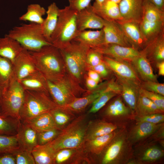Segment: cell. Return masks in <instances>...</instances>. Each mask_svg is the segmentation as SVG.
<instances>
[{
	"mask_svg": "<svg viewBox=\"0 0 164 164\" xmlns=\"http://www.w3.org/2000/svg\"><path fill=\"white\" fill-rule=\"evenodd\" d=\"M29 52L38 70L46 79L55 80L66 74V69L58 48L51 45L45 46L38 51Z\"/></svg>",
	"mask_w": 164,
	"mask_h": 164,
	"instance_id": "cell-1",
	"label": "cell"
},
{
	"mask_svg": "<svg viewBox=\"0 0 164 164\" xmlns=\"http://www.w3.org/2000/svg\"><path fill=\"white\" fill-rule=\"evenodd\" d=\"M133 145L129 140L126 127L118 131L102 152V164H128L133 158Z\"/></svg>",
	"mask_w": 164,
	"mask_h": 164,
	"instance_id": "cell-2",
	"label": "cell"
},
{
	"mask_svg": "<svg viewBox=\"0 0 164 164\" xmlns=\"http://www.w3.org/2000/svg\"><path fill=\"white\" fill-rule=\"evenodd\" d=\"M90 48L73 40L59 49L69 75L77 83L80 82L84 75L87 67V55Z\"/></svg>",
	"mask_w": 164,
	"mask_h": 164,
	"instance_id": "cell-3",
	"label": "cell"
},
{
	"mask_svg": "<svg viewBox=\"0 0 164 164\" xmlns=\"http://www.w3.org/2000/svg\"><path fill=\"white\" fill-rule=\"evenodd\" d=\"M77 13L69 5L59 9L57 23L50 38L52 45L60 49L73 40L78 32Z\"/></svg>",
	"mask_w": 164,
	"mask_h": 164,
	"instance_id": "cell-4",
	"label": "cell"
},
{
	"mask_svg": "<svg viewBox=\"0 0 164 164\" xmlns=\"http://www.w3.org/2000/svg\"><path fill=\"white\" fill-rule=\"evenodd\" d=\"M88 126L84 117L80 116L62 129L60 134L48 143L56 152L64 149H77L85 140Z\"/></svg>",
	"mask_w": 164,
	"mask_h": 164,
	"instance_id": "cell-5",
	"label": "cell"
},
{
	"mask_svg": "<svg viewBox=\"0 0 164 164\" xmlns=\"http://www.w3.org/2000/svg\"><path fill=\"white\" fill-rule=\"evenodd\" d=\"M6 35L29 51H37L45 46L52 45L44 37L41 24L31 22L22 24L14 27Z\"/></svg>",
	"mask_w": 164,
	"mask_h": 164,
	"instance_id": "cell-6",
	"label": "cell"
},
{
	"mask_svg": "<svg viewBox=\"0 0 164 164\" xmlns=\"http://www.w3.org/2000/svg\"><path fill=\"white\" fill-rule=\"evenodd\" d=\"M58 107L49 94L25 90L24 99L19 113L20 120L23 121Z\"/></svg>",
	"mask_w": 164,
	"mask_h": 164,
	"instance_id": "cell-7",
	"label": "cell"
},
{
	"mask_svg": "<svg viewBox=\"0 0 164 164\" xmlns=\"http://www.w3.org/2000/svg\"><path fill=\"white\" fill-rule=\"evenodd\" d=\"M47 82L50 97L58 107L61 108L74 101L84 91L77 86V83L70 75L66 74L53 80L47 79Z\"/></svg>",
	"mask_w": 164,
	"mask_h": 164,
	"instance_id": "cell-8",
	"label": "cell"
},
{
	"mask_svg": "<svg viewBox=\"0 0 164 164\" xmlns=\"http://www.w3.org/2000/svg\"><path fill=\"white\" fill-rule=\"evenodd\" d=\"M24 91L15 77L3 87L0 114L20 120L19 113L24 101Z\"/></svg>",
	"mask_w": 164,
	"mask_h": 164,
	"instance_id": "cell-9",
	"label": "cell"
},
{
	"mask_svg": "<svg viewBox=\"0 0 164 164\" xmlns=\"http://www.w3.org/2000/svg\"><path fill=\"white\" fill-rule=\"evenodd\" d=\"M156 142L146 140L135 145L133 158L128 164H154L160 162L164 156L162 146Z\"/></svg>",
	"mask_w": 164,
	"mask_h": 164,
	"instance_id": "cell-10",
	"label": "cell"
},
{
	"mask_svg": "<svg viewBox=\"0 0 164 164\" xmlns=\"http://www.w3.org/2000/svg\"><path fill=\"white\" fill-rule=\"evenodd\" d=\"M104 61L118 78L135 84L140 87L142 81L131 62L105 56Z\"/></svg>",
	"mask_w": 164,
	"mask_h": 164,
	"instance_id": "cell-11",
	"label": "cell"
},
{
	"mask_svg": "<svg viewBox=\"0 0 164 164\" xmlns=\"http://www.w3.org/2000/svg\"><path fill=\"white\" fill-rule=\"evenodd\" d=\"M104 115L111 122L125 125L128 122L134 120L135 117L130 109L125 104L120 96L116 97L109 104Z\"/></svg>",
	"mask_w": 164,
	"mask_h": 164,
	"instance_id": "cell-12",
	"label": "cell"
},
{
	"mask_svg": "<svg viewBox=\"0 0 164 164\" xmlns=\"http://www.w3.org/2000/svg\"><path fill=\"white\" fill-rule=\"evenodd\" d=\"M164 123L154 124L145 121H136L127 129L128 138L133 145L140 143L149 138Z\"/></svg>",
	"mask_w": 164,
	"mask_h": 164,
	"instance_id": "cell-13",
	"label": "cell"
},
{
	"mask_svg": "<svg viewBox=\"0 0 164 164\" xmlns=\"http://www.w3.org/2000/svg\"><path fill=\"white\" fill-rule=\"evenodd\" d=\"M14 76L18 81L39 71L29 51L23 49L13 63Z\"/></svg>",
	"mask_w": 164,
	"mask_h": 164,
	"instance_id": "cell-14",
	"label": "cell"
},
{
	"mask_svg": "<svg viewBox=\"0 0 164 164\" xmlns=\"http://www.w3.org/2000/svg\"><path fill=\"white\" fill-rule=\"evenodd\" d=\"M93 49L105 56L131 63L141 53L132 47L124 46L115 44L104 45Z\"/></svg>",
	"mask_w": 164,
	"mask_h": 164,
	"instance_id": "cell-15",
	"label": "cell"
},
{
	"mask_svg": "<svg viewBox=\"0 0 164 164\" xmlns=\"http://www.w3.org/2000/svg\"><path fill=\"white\" fill-rule=\"evenodd\" d=\"M102 29L104 34V45L115 44L124 46L132 47L117 22L104 20V25Z\"/></svg>",
	"mask_w": 164,
	"mask_h": 164,
	"instance_id": "cell-16",
	"label": "cell"
},
{
	"mask_svg": "<svg viewBox=\"0 0 164 164\" xmlns=\"http://www.w3.org/2000/svg\"><path fill=\"white\" fill-rule=\"evenodd\" d=\"M76 22L77 30L81 31L87 29H101L104 26V20L94 11L91 4L77 12Z\"/></svg>",
	"mask_w": 164,
	"mask_h": 164,
	"instance_id": "cell-17",
	"label": "cell"
},
{
	"mask_svg": "<svg viewBox=\"0 0 164 164\" xmlns=\"http://www.w3.org/2000/svg\"><path fill=\"white\" fill-rule=\"evenodd\" d=\"M122 20L139 23L142 19L143 0H121L118 4Z\"/></svg>",
	"mask_w": 164,
	"mask_h": 164,
	"instance_id": "cell-18",
	"label": "cell"
},
{
	"mask_svg": "<svg viewBox=\"0 0 164 164\" xmlns=\"http://www.w3.org/2000/svg\"><path fill=\"white\" fill-rule=\"evenodd\" d=\"M16 135L20 149L31 152L37 144V132L28 125L19 121Z\"/></svg>",
	"mask_w": 164,
	"mask_h": 164,
	"instance_id": "cell-19",
	"label": "cell"
},
{
	"mask_svg": "<svg viewBox=\"0 0 164 164\" xmlns=\"http://www.w3.org/2000/svg\"><path fill=\"white\" fill-rule=\"evenodd\" d=\"M117 22L120 24L132 47L139 50V49L143 48L145 46L146 40L142 35L138 23L123 20Z\"/></svg>",
	"mask_w": 164,
	"mask_h": 164,
	"instance_id": "cell-20",
	"label": "cell"
},
{
	"mask_svg": "<svg viewBox=\"0 0 164 164\" xmlns=\"http://www.w3.org/2000/svg\"><path fill=\"white\" fill-rule=\"evenodd\" d=\"M125 127L126 125L116 124L105 120H97L88 125L85 140H91Z\"/></svg>",
	"mask_w": 164,
	"mask_h": 164,
	"instance_id": "cell-21",
	"label": "cell"
},
{
	"mask_svg": "<svg viewBox=\"0 0 164 164\" xmlns=\"http://www.w3.org/2000/svg\"><path fill=\"white\" fill-rule=\"evenodd\" d=\"M92 7L94 11L104 20L117 22L122 20L118 4L105 0L100 4L94 2Z\"/></svg>",
	"mask_w": 164,
	"mask_h": 164,
	"instance_id": "cell-22",
	"label": "cell"
},
{
	"mask_svg": "<svg viewBox=\"0 0 164 164\" xmlns=\"http://www.w3.org/2000/svg\"><path fill=\"white\" fill-rule=\"evenodd\" d=\"M73 40L84 44L90 48H99L104 45V32L102 29L78 31Z\"/></svg>",
	"mask_w": 164,
	"mask_h": 164,
	"instance_id": "cell-23",
	"label": "cell"
},
{
	"mask_svg": "<svg viewBox=\"0 0 164 164\" xmlns=\"http://www.w3.org/2000/svg\"><path fill=\"white\" fill-rule=\"evenodd\" d=\"M131 63L142 81H158L157 76L153 73L150 62L143 52H141Z\"/></svg>",
	"mask_w": 164,
	"mask_h": 164,
	"instance_id": "cell-24",
	"label": "cell"
},
{
	"mask_svg": "<svg viewBox=\"0 0 164 164\" xmlns=\"http://www.w3.org/2000/svg\"><path fill=\"white\" fill-rule=\"evenodd\" d=\"M118 79L121 87V94L128 107L135 115V112L139 94V91L140 87L130 82L119 78Z\"/></svg>",
	"mask_w": 164,
	"mask_h": 164,
	"instance_id": "cell-25",
	"label": "cell"
},
{
	"mask_svg": "<svg viewBox=\"0 0 164 164\" xmlns=\"http://www.w3.org/2000/svg\"><path fill=\"white\" fill-rule=\"evenodd\" d=\"M18 81L24 90L44 92L49 94L47 79L39 71Z\"/></svg>",
	"mask_w": 164,
	"mask_h": 164,
	"instance_id": "cell-26",
	"label": "cell"
},
{
	"mask_svg": "<svg viewBox=\"0 0 164 164\" xmlns=\"http://www.w3.org/2000/svg\"><path fill=\"white\" fill-rule=\"evenodd\" d=\"M24 49L17 41L6 35L0 38V56L8 59L12 63Z\"/></svg>",
	"mask_w": 164,
	"mask_h": 164,
	"instance_id": "cell-27",
	"label": "cell"
},
{
	"mask_svg": "<svg viewBox=\"0 0 164 164\" xmlns=\"http://www.w3.org/2000/svg\"><path fill=\"white\" fill-rule=\"evenodd\" d=\"M59 9L55 3L51 4L46 11V17L41 24L43 35L50 43L51 37L57 23Z\"/></svg>",
	"mask_w": 164,
	"mask_h": 164,
	"instance_id": "cell-28",
	"label": "cell"
},
{
	"mask_svg": "<svg viewBox=\"0 0 164 164\" xmlns=\"http://www.w3.org/2000/svg\"><path fill=\"white\" fill-rule=\"evenodd\" d=\"M21 122L32 127L37 132L57 128L50 112Z\"/></svg>",
	"mask_w": 164,
	"mask_h": 164,
	"instance_id": "cell-29",
	"label": "cell"
},
{
	"mask_svg": "<svg viewBox=\"0 0 164 164\" xmlns=\"http://www.w3.org/2000/svg\"><path fill=\"white\" fill-rule=\"evenodd\" d=\"M106 90V85L102 88L96 90L84 97L76 98L62 109L67 111H81L90 104L92 103L98 97Z\"/></svg>",
	"mask_w": 164,
	"mask_h": 164,
	"instance_id": "cell-30",
	"label": "cell"
},
{
	"mask_svg": "<svg viewBox=\"0 0 164 164\" xmlns=\"http://www.w3.org/2000/svg\"><path fill=\"white\" fill-rule=\"evenodd\" d=\"M56 152L48 143L37 145L31 152L36 164H54Z\"/></svg>",
	"mask_w": 164,
	"mask_h": 164,
	"instance_id": "cell-31",
	"label": "cell"
},
{
	"mask_svg": "<svg viewBox=\"0 0 164 164\" xmlns=\"http://www.w3.org/2000/svg\"><path fill=\"white\" fill-rule=\"evenodd\" d=\"M156 113H164V111L149 98L139 94L135 112V117Z\"/></svg>",
	"mask_w": 164,
	"mask_h": 164,
	"instance_id": "cell-32",
	"label": "cell"
},
{
	"mask_svg": "<svg viewBox=\"0 0 164 164\" xmlns=\"http://www.w3.org/2000/svg\"><path fill=\"white\" fill-rule=\"evenodd\" d=\"M46 12L45 8L39 4H32L28 6L26 12L19 19L20 21L42 24L44 19L43 17Z\"/></svg>",
	"mask_w": 164,
	"mask_h": 164,
	"instance_id": "cell-33",
	"label": "cell"
},
{
	"mask_svg": "<svg viewBox=\"0 0 164 164\" xmlns=\"http://www.w3.org/2000/svg\"><path fill=\"white\" fill-rule=\"evenodd\" d=\"M119 129L110 133L87 141L88 147L90 151L96 155H100Z\"/></svg>",
	"mask_w": 164,
	"mask_h": 164,
	"instance_id": "cell-34",
	"label": "cell"
},
{
	"mask_svg": "<svg viewBox=\"0 0 164 164\" xmlns=\"http://www.w3.org/2000/svg\"><path fill=\"white\" fill-rule=\"evenodd\" d=\"M162 11L155 6L149 0H143L142 19L152 22H163Z\"/></svg>",
	"mask_w": 164,
	"mask_h": 164,
	"instance_id": "cell-35",
	"label": "cell"
},
{
	"mask_svg": "<svg viewBox=\"0 0 164 164\" xmlns=\"http://www.w3.org/2000/svg\"><path fill=\"white\" fill-rule=\"evenodd\" d=\"M14 77L12 62L0 56V86L3 88L6 86Z\"/></svg>",
	"mask_w": 164,
	"mask_h": 164,
	"instance_id": "cell-36",
	"label": "cell"
},
{
	"mask_svg": "<svg viewBox=\"0 0 164 164\" xmlns=\"http://www.w3.org/2000/svg\"><path fill=\"white\" fill-rule=\"evenodd\" d=\"M20 148L16 134L0 135V155L12 154Z\"/></svg>",
	"mask_w": 164,
	"mask_h": 164,
	"instance_id": "cell-37",
	"label": "cell"
},
{
	"mask_svg": "<svg viewBox=\"0 0 164 164\" xmlns=\"http://www.w3.org/2000/svg\"><path fill=\"white\" fill-rule=\"evenodd\" d=\"M20 121L10 116L0 114V135H16Z\"/></svg>",
	"mask_w": 164,
	"mask_h": 164,
	"instance_id": "cell-38",
	"label": "cell"
},
{
	"mask_svg": "<svg viewBox=\"0 0 164 164\" xmlns=\"http://www.w3.org/2000/svg\"><path fill=\"white\" fill-rule=\"evenodd\" d=\"M162 25V21L152 22L142 19L139 26L142 35L147 41L160 31Z\"/></svg>",
	"mask_w": 164,
	"mask_h": 164,
	"instance_id": "cell-39",
	"label": "cell"
},
{
	"mask_svg": "<svg viewBox=\"0 0 164 164\" xmlns=\"http://www.w3.org/2000/svg\"><path fill=\"white\" fill-rule=\"evenodd\" d=\"M120 94L118 92L107 90L103 92L92 103V106L89 113H94L103 108L111 98Z\"/></svg>",
	"mask_w": 164,
	"mask_h": 164,
	"instance_id": "cell-40",
	"label": "cell"
},
{
	"mask_svg": "<svg viewBox=\"0 0 164 164\" xmlns=\"http://www.w3.org/2000/svg\"><path fill=\"white\" fill-rule=\"evenodd\" d=\"M56 127L62 130L70 120V117L65 110L57 107L50 112Z\"/></svg>",
	"mask_w": 164,
	"mask_h": 164,
	"instance_id": "cell-41",
	"label": "cell"
},
{
	"mask_svg": "<svg viewBox=\"0 0 164 164\" xmlns=\"http://www.w3.org/2000/svg\"><path fill=\"white\" fill-rule=\"evenodd\" d=\"M61 130L58 128H55L37 132V144L43 145L50 142L60 134Z\"/></svg>",
	"mask_w": 164,
	"mask_h": 164,
	"instance_id": "cell-42",
	"label": "cell"
},
{
	"mask_svg": "<svg viewBox=\"0 0 164 164\" xmlns=\"http://www.w3.org/2000/svg\"><path fill=\"white\" fill-rule=\"evenodd\" d=\"M12 154L15 159L16 164H36L31 152L20 148Z\"/></svg>",
	"mask_w": 164,
	"mask_h": 164,
	"instance_id": "cell-43",
	"label": "cell"
},
{
	"mask_svg": "<svg viewBox=\"0 0 164 164\" xmlns=\"http://www.w3.org/2000/svg\"><path fill=\"white\" fill-rule=\"evenodd\" d=\"M139 94L147 97L161 110L164 111V97L160 94L150 91L140 87Z\"/></svg>",
	"mask_w": 164,
	"mask_h": 164,
	"instance_id": "cell-44",
	"label": "cell"
},
{
	"mask_svg": "<svg viewBox=\"0 0 164 164\" xmlns=\"http://www.w3.org/2000/svg\"><path fill=\"white\" fill-rule=\"evenodd\" d=\"M140 87L147 91L164 95V84L151 80L142 81Z\"/></svg>",
	"mask_w": 164,
	"mask_h": 164,
	"instance_id": "cell-45",
	"label": "cell"
},
{
	"mask_svg": "<svg viewBox=\"0 0 164 164\" xmlns=\"http://www.w3.org/2000/svg\"><path fill=\"white\" fill-rule=\"evenodd\" d=\"M103 55L94 49L90 48L86 57V63L88 67L95 66L104 61Z\"/></svg>",
	"mask_w": 164,
	"mask_h": 164,
	"instance_id": "cell-46",
	"label": "cell"
},
{
	"mask_svg": "<svg viewBox=\"0 0 164 164\" xmlns=\"http://www.w3.org/2000/svg\"><path fill=\"white\" fill-rule=\"evenodd\" d=\"M136 121H145L154 124L164 123V113H156L139 117H135Z\"/></svg>",
	"mask_w": 164,
	"mask_h": 164,
	"instance_id": "cell-47",
	"label": "cell"
},
{
	"mask_svg": "<svg viewBox=\"0 0 164 164\" xmlns=\"http://www.w3.org/2000/svg\"><path fill=\"white\" fill-rule=\"evenodd\" d=\"M75 149H64L56 152L54 158V164H61L68 160L72 155Z\"/></svg>",
	"mask_w": 164,
	"mask_h": 164,
	"instance_id": "cell-48",
	"label": "cell"
},
{
	"mask_svg": "<svg viewBox=\"0 0 164 164\" xmlns=\"http://www.w3.org/2000/svg\"><path fill=\"white\" fill-rule=\"evenodd\" d=\"M164 43L162 41L157 43L153 47L152 52V60L156 63L164 61Z\"/></svg>",
	"mask_w": 164,
	"mask_h": 164,
	"instance_id": "cell-49",
	"label": "cell"
},
{
	"mask_svg": "<svg viewBox=\"0 0 164 164\" xmlns=\"http://www.w3.org/2000/svg\"><path fill=\"white\" fill-rule=\"evenodd\" d=\"M92 0H68L69 6L72 9L79 12L86 8L91 4Z\"/></svg>",
	"mask_w": 164,
	"mask_h": 164,
	"instance_id": "cell-50",
	"label": "cell"
},
{
	"mask_svg": "<svg viewBox=\"0 0 164 164\" xmlns=\"http://www.w3.org/2000/svg\"><path fill=\"white\" fill-rule=\"evenodd\" d=\"M88 67L96 71L101 77H108L109 74L108 67L104 61L95 66Z\"/></svg>",
	"mask_w": 164,
	"mask_h": 164,
	"instance_id": "cell-51",
	"label": "cell"
},
{
	"mask_svg": "<svg viewBox=\"0 0 164 164\" xmlns=\"http://www.w3.org/2000/svg\"><path fill=\"white\" fill-rule=\"evenodd\" d=\"M0 164H16L14 156L12 154L0 155Z\"/></svg>",
	"mask_w": 164,
	"mask_h": 164,
	"instance_id": "cell-52",
	"label": "cell"
},
{
	"mask_svg": "<svg viewBox=\"0 0 164 164\" xmlns=\"http://www.w3.org/2000/svg\"><path fill=\"white\" fill-rule=\"evenodd\" d=\"M88 77L99 82L101 80V76L96 71L89 69L88 72Z\"/></svg>",
	"mask_w": 164,
	"mask_h": 164,
	"instance_id": "cell-53",
	"label": "cell"
},
{
	"mask_svg": "<svg viewBox=\"0 0 164 164\" xmlns=\"http://www.w3.org/2000/svg\"><path fill=\"white\" fill-rule=\"evenodd\" d=\"M86 83L87 87L91 89H95L98 86V82L88 77L86 78Z\"/></svg>",
	"mask_w": 164,
	"mask_h": 164,
	"instance_id": "cell-54",
	"label": "cell"
},
{
	"mask_svg": "<svg viewBox=\"0 0 164 164\" xmlns=\"http://www.w3.org/2000/svg\"><path fill=\"white\" fill-rule=\"evenodd\" d=\"M155 6L163 10L164 6V0H149Z\"/></svg>",
	"mask_w": 164,
	"mask_h": 164,
	"instance_id": "cell-55",
	"label": "cell"
},
{
	"mask_svg": "<svg viewBox=\"0 0 164 164\" xmlns=\"http://www.w3.org/2000/svg\"><path fill=\"white\" fill-rule=\"evenodd\" d=\"M156 67L158 70V74L160 76L164 75V61L156 63Z\"/></svg>",
	"mask_w": 164,
	"mask_h": 164,
	"instance_id": "cell-56",
	"label": "cell"
},
{
	"mask_svg": "<svg viewBox=\"0 0 164 164\" xmlns=\"http://www.w3.org/2000/svg\"><path fill=\"white\" fill-rule=\"evenodd\" d=\"M105 0H95L94 2L98 4H100L104 2Z\"/></svg>",
	"mask_w": 164,
	"mask_h": 164,
	"instance_id": "cell-57",
	"label": "cell"
},
{
	"mask_svg": "<svg viewBox=\"0 0 164 164\" xmlns=\"http://www.w3.org/2000/svg\"><path fill=\"white\" fill-rule=\"evenodd\" d=\"M2 88L0 86V103L2 94Z\"/></svg>",
	"mask_w": 164,
	"mask_h": 164,
	"instance_id": "cell-58",
	"label": "cell"
},
{
	"mask_svg": "<svg viewBox=\"0 0 164 164\" xmlns=\"http://www.w3.org/2000/svg\"><path fill=\"white\" fill-rule=\"evenodd\" d=\"M116 3L119 4L121 0H109Z\"/></svg>",
	"mask_w": 164,
	"mask_h": 164,
	"instance_id": "cell-59",
	"label": "cell"
}]
</instances>
